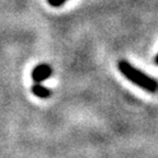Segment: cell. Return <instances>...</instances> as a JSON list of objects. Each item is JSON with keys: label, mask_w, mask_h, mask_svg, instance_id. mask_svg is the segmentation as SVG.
<instances>
[{"label": "cell", "mask_w": 158, "mask_h": 158, "mask_svg": "<svg viewBox=\"0 0 158 158\" xmlns=\"http://www.w3.org/2000/svg\"><path fill=\"white\" fill-rule=\"evenodd\" d=\"M53 69L47 64H40L32 70V79L34 82H43L52 76Z\"/></svg>", "instance_id": "cell-2"}, {"label": "cell", "mask_w": 158, "mask_h": 158, "mask_svg": "<svg viewBox=\"0 0 158 158\" xmlns=\"http://www.w3.org/2000/svg\"><path fill=\"white\" fill-rule=\"evenodd\" d=\"M67 0H47V2H48L49 6H52L54 8H59L62 7L65 2H66Z\"/></svg>", "instance_id": "cell-4"}, {"label": "cell", "mask_w": 158, "mask_h": 158, "mask_svg": "<svg viewBox=\"0 0 158 158\" xmlns=\"http://www.w3.org/2000/svg\"><path fill=\"white\" fill-rule=\"evenodd\" d=\"M31 90H32L33 94H35V96L41 99H48L51 97V94H52L51 90L45 86H43V85H41V82H35L32 86V88H31Z\"/></svg>", "instance_id": "cell-3"}, {"label": "cell", "mask_w": 158, "mask_h": 158, "mask_svg": "<svg viewBox=\"0 0 158 158\" xmlns=\"http://www.w3.org/2000/svg\"><path fill=\"white\" fill-rule=\"evenodd\" d=\"M118 67L124 77H126L130 81L138 86L139 88L144 89L145 91L151 92V94H156L158 91V82L155 79L136 68L130 62L125 59H121L118 60Z\"/></svg>", "instance_id": "cell-1"}, {"label": "cell", "mask_w": 158, "mask_h": 158, "mask_svg": "<svg viewBox=\"0 0 158 158\" xmlns=\"http://www.w3.org/2000/svg\"><path fill=\"white\" fill-rule=\"evenodd\" d=\"M155 64L158 66V54H157V56L155 57Z\"/></svg>", "instance_id": "cell-5"}]
</instances>
